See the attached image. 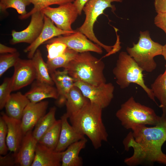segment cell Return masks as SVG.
Masks as SVG:
<instances>
[{
  "mask_svg": "<svg viewBox=\"0 0 166 166\" xmlns=\"http://www.w3.org/2000/svg\"><path fill=\"white\" fill-rule=\"evenodd\" d=\"M160 121L152 127L136 126L123 142L125 149L132 148L133 152L124 162L130 166L157 163L166 165V154L162 147L166 141V117L162 115Z\"/></svg>",
  "mask_w": 166,
  "mask_h": 166,
  "instance_id": "6da1fadb",
  "label": "cell"
},
{
  "mask_svg": "<svg viewBox=\"0 0 166 166\" xmlns=\"http://www.w3.org/2000/svg\"><path fill=\"white\" fill-rule=\"evenodd\" d=\"M102 109L90 101L78 112L69 118L71 125L88 136L96 149L101 147L103 141H108V135L102 118Z\"/></svg>",
  "mask_w": 166,
  "mask_h": 166,
  "instance_id": "7a4b0ae2",
  "label": "cell"
},
{
  "mask_svg": "<svg viewBox=\"0 0 166 166\" xmlns=\"http://www.w3.org/2000/svg\"><path fill=\"white\" fill-rule=\"evenodd\" d=\"M105 65L89 52L78 53L64 69L76 81L97 85L106 83L104 74Z\"/></svg>",
  "mask_w": 166,
  "mask_h": 166,
  "instance_id": "3957f363",
  "label": "cell"
},
{
  "mask_svg": "<svg viewBox=\"0 0 166 166\" xmlns=\"http://www.w3.org/2000/svg\"><path fill=\"white\" fill-rule=\"evenodd\" d=\"M116 115L126 129L140 125H155L161 119L153 109L136 102L132 96L121 105Z\"/></svg>",
  "mask_w": 166,
  "mask_h": 166,
  "instance_id": "277c9868",
  "label": "cell"
},
{
  "mask_svg": "<svg viewBox=\"0 0 166 166\" xmlns=\"http://www.w3.org/2000/svg\"><path fill=\"white\" fill-rule=\"evenodd\" d=\"M143 71L132 57L127 53L122 51L119 54L113 73L117 83L121 89L127 88L131 83L136 84L143 89L151 99L155 102L151 89L145 84Z\"/></svg>",
  "mask_w": 166,
  "mask_h": 166,
  "instance_id": "5b68a950",
  "label": "cell"
},
{
  "mask_svg": "<svg viewBox=\"0 0 166 166\" xmlns=\"http://www.w3.org/2000/svg\"><path fill=\"white\" fill-rule=\"evenodd\" d=\"M140 34L138 42L133 43L132 47H127L126 50L143 71L151 72L157 66L154 58L162 55L163 45L153 41L148 31H140Z\"/></svg>",
  "mask_w": 166,
  "mask_h": 166,
  "instance_id": "8992f818",
  "label": "cell"
},
{
  "mask_svg": "<svg viewBox=\"0 0 166 166\" xmlns=\"http://www.w3.org/2000/svg\"><path fill=\"white\" fill-rule=\"evenodd\" d=\"M123 0H89L84 6L82 11L85 15L82 25L77 30L85 35L90 40L110 53L114 47L105 45L99 41L96 37L93 31L94 24L99 15L103 13L108 8H111L113 11L116 8L111 4L113 2H121Z\"/></svg>",
  "mask_w": 166,
  "mask_h": 166,
  "instance_id": "52a82bcc",
  "label": "cell"
},
{
  "mask_svg": "<svg viewBox=\"0 0 166 166\" xmlns=\"http://www.w3.org/2000/svg\"><path fill=\"white\" fill-rule=\"evenodd\" d=\"M74 85L79 88L91 102L102 109L108 106L113 98L114 87L111 83L96 85L78 81L75 82Z\"/></svg>",
  "mask_w": 166,
  "mask_h": 166,
  "instance_id": "ba28073f",
  "label": "cell"
},
{
  "mask_svg": "<svg viewBox=\"0 0 166 166\" xmlns=\"http://www.w3.org/2000/svg\"><path fill=\"white\" fill-rule=\"evenodd\" d=\"M45 15L49 18L59 29L62 30L74 32L72 24L79 15L73 2H69L57 7L47 6L41 10Z\"/></svg>",
  "mask_w": 166,
  "mask_h": 166,
  "instance_id": "9c48e42d",
  "label": "cell"
},
{
  "mask_svg": "<svg viewBox=\"0 0 166 166\" xmlns=\"http://www.w3.org/2000/svg\"><path fill=\"white\" fill-rule=\"evenodd\" d=\"M87 38L84 34L76 30L73 34L54 37L44 44L55 42H61L65 44L68 48L79 53L91 51L101 54L103 52L102 48Z\"/></svg>",
  "mask_w": 166,
  "mask_h": 166,
  "instance_id": "30bf717a",
  "label": "cell"
},
{
  "mask_svg": "<svg viewBox=\"0 0 166 166\" xmlns=\"http://www.w3.org/2000/svg\"><path fill=\"white\" fill-rule=\"evenodd\" d=\"M45 15L41 10L31 15L30 22L24 30L18 32L13 30L11 32L12 39L10 41L11 44L26 43L30 44L38 38L44 26Z\"/></svg>",
  "mask_w": 166,
  "mask_h": 166,
  "instance_id": "8fae6325",
  "label": "cell"
},
{
  "mask_svg": "<svg viewBox=\"0 0 166 166\" xmlns=\"http://www.w3.org/2000/svg\"><path fill=\"white\" fill-rule=\"evenodd\" d=\"M12 76V91L19 90L36 79V73L31 59L18 60L14 66Z\"/></svg>",
  "mask_w": 166,
  "mask_h": 166,
  "instance_id": "7c38bea8",
  "label": "cell"
},
{
  "mask_svg": "<svg viewBox=\"0 0 166 166\" xmlns=\"http://www.w3.org/2000/svg\"><path fill=\"white\" fill-rule=\"evenodd\" d=\"M48 17H44V24L41 33L37 39L25 48L24 52L28 53V57L31 59L38 48L42 44L55 37L61 35H68L74 33V32L65 31L58 28Z\"/></svg>",
  "mask_w": 166,
  "mask_h": 166,
  "instance_id": "4fadbf2b",
  "label": "cell"
},
{
  "mask_svg": "<svg viewBox=\"0 0 166 166\" xmlns=\"http://www.w3.org/2000/svg\"><path fill=\"white\" fill-rule=\"evenodd\" d=\"M47 101L36 103L30 102L23 111L21 120L22 131L25 135L31 130L39 120L46 114L48 106Z\"/></svg>",
  "mask_w": 166,
  "mask_h": 166,
  "instance_id": "5bb4252c",
  "label": "cell"
},
{
  "mask_svg": "<svg viewBox=\"0 0 166 166\" xmlns=\"http://www.w3.org/2000/svg\"><path fill=\"white\" fill-rule=\"evenodd\" d=\"M1 114L7 127L6 142L8 149L10 152L16 154L24 135L21 120L10 117L3 112L1 113Z\"/></svg>",
  "mask_w": 166,
  "mask_h": 166,
  "instance_id": "9a60e30c",
  "label": "cell"
},
{
  "mask_svg": "<svg viewBox=\"0 0 166 166\" xmlns=\"http://www.w3.org/2000/svg\"><path fill=\"white\" fill-rule=\"evenodd\" d=\"M68 118L66 113L61 117V130L58 143L55 150L57 152H62L73 143L85 138L84 134L69 124Z\"/></svg>",
  "mask_w": 166,
  "mask_h": 166,
  "instance_id": "2e32d148",
  "label": "cell"
},
{
  "mask_svg": "<svg viewBox=\"0 0 166 166\" xmlns=\"http://www.w3.org/2000/svg\"><path fill=\"white\" fill-rule=\"evenodd\" d=\"M38 141L34 138L32 130L24 136L19 150L16 154L18 165L31 166L33 161Z\"/></svg>",
  "mask_w": 166,
  "mask_h": 166,
  "instance_id": "e0dca14e",
  "label": "cell"
},
{
  "mask_svg": "<svg viewBox=\"0 0 166 166\" xmlns=\"http://www.w3.org/2000/svg\"><path fill=\"white\" fill-rule=\"evenodd\" d=\"M50 75L58 93L57 104L61 106L65 104L67 96L71 89L74 85V80L65 69L62 71L56 70Z\"/></svg>",
  "mask_w": 166,
  "mask_h": 166,
  "instance_id": "ac0fdd59",
  "label": "cell"
},
{
  "mask_svg": "<svg viewBox=\"0 0 166 166\" xmlns=\"http://www.w3.org/2000/svg\"><path fill=\"white\" fill-rule=\"evenodd\" d=\"M61 152L50 149L38 143L31 166H61Z\"/></svg>",
  "mask_w": 166,
  "mask_h": 166,
  "instance_id": "d6986e66",
  "label": "cell"
},
{
  "mask_svg": "<svg viewBox=\"0 0 166 166\" xmlns=\"http://www.w3.org/2000/svg\"><path fill=\"white\" fill-rule=\"evenodd\" d=\"M34 83L30 89L25 94L30 102L36 103L48 98L58 99L57 89L53 85L37 80Z\"/></svg>",
  "mask_w": 166,
  "mask_h": 166,
  "instance_id": "ffe728a7",
  "label": "cell"
},
{
  "mask_svg": "<svg viewBox=\"0 0 166 166\" xmlns=\"http://www.w3.org/2000/svg\"><path fill=\"white\" fill-rule=\"evenodd\" d=\"M30 102L25 95L20 92L11 94L5 106L6 114L10 117L21 120L24 110Z\"/></svg>",
  "mask_w": 166,
  "mask_h": 166,
  "instance_id": "44dd1931",
  "label": "cell"
},
{
  "mask_svg": "<svg viewBox=\"0 0 166 166\" xmlns=\"http://www.w3.org/2000/svg\"><path fill=\"white\" fill-rule=\"evenodd\" d=\"M87 140L85 138L70 145L61 152V166H81L82 160L79 156L80 152L85 148Z\"/></svg>",
  "mask_w": 166,
  "mask_h": 166,
  "instance_id": "7402d4cb",
  "label": "cell"
},
{
  "mask_svg": "<svg viewBox=\"0 0 166 166\" xmlns=\"http://www.w3.org/2000/svg\"><path fill=\"white\" fill-rule=\"evenodd\" d=\"M89 102L79 88L74 85L70 89L65 104L68 118L78 112Z\"/></svg>",
  "mask_w": 166,
  "mask_h": 166,
  "instance_id": "603a6c76",
  "label": "cell"
},
{
  "mask_svg": "<svg viewBox=\"0 0 166 166\" xmlns=\"http://www.w3.org/2000/svg\"><path fill=\"white\" fill-rule=\"evenodd\" d=\"M38 81L53 85L54 83L49 72L48 65L44 61L41 51L37 49L32 59Z\"/></svg>",
  "mask_w": 166,
  "mask_h": 166,
  "instance_id": "cb8c5ba5",
  "label": "cell"
},
{
  "mask_svg": "<svg viewBox=\"0 0 166 166\" xmlns=\"http://www.w3.org/2000/svg\"><path fill=\"white\" fill-rule=\"evenodd\" d=\"M165 67L164 73L159 75L152 84L151 89L155 97L160 103L162 115L166 117V64Z\"/></svg>",
  "mask_w": 166,
  "mask_h": 166,
  "instance_id": "d4e9b609",
  "label": "cell"
},
{
  "mask_svg": "<svg viewBox=\"0 0 166 166\" xmlns=\"http://www.w3.org/2000/svg\"><path fill=\"white\" fill-rule=\"evenodd\" d=\"M56 111L55 107L51 108L49 112L39 120L35 126L32 134L38 142L57 121L55 118Z\"/></svg>",
  "mask_w": 166,
  "mask_h": 166,
  "instance_id": "484cf974",
  "label": "cell"
},
{
  "mask_svg": "<svg viewBox=\"0 0 166 166\" xmlns=\"http://www.w3.org/2000/svg\"><path fill=\"white\" fill-rule=\"evenodd\" d=\"M61 125V119L57 120L38 140V143L50 149L55 150L59 141Z\"/></svg>",
  "mask_w": 166,
  "mask_h": 166,
  "instance_id": "4316f807",
  "label": "cell"
},
{
  "mask_svg": "<svg viewBox=\"0 0 166 166\" xmlns=\"http://www.w3.org/2000/svg\"><path fill=\"white\" fill-rule=\"evenodd\" d=\"M78 52L67 48L61 55L50 60H47L46 63L50 74L58 68H65L77 56Z\"/></svg>",
  "mask_w": 166,
  "mask_h": 166,
  "instance_id": "83f0119b",
  "label": "cell"
},
{
  "mask_svg": "<svg viewBox=\"0 0 166 166\" xmlns=\"http://www.w3.org/2000/svg\"><path fill=\"white\" fill-rule=\"evenodd\" d=\"M31 3L30 0H0V10L4 12L7 9L13 8L20 14L19 17H22L27 14L26 7Z\"/></svg>",
  "mask_w": 166,
  "mask_h": 166,
  "instance_id": "f1b7e54d",
  "label": "cell"
},
{
  "mask_svg": "<svg viewBox=\"0 0 166 166\" xmlns=\"http://www.w3.org/2000/svg\"><path fill=\"white\" fill-rule=\"evenodd\" d=\"M34 7L32 10L25 16L19 17L21 19H26L34 13L41 10L47 6L53 5H59L69 2H73L75 0H30Z\"/></svg>",
  "mask_w": 166,
  "mask_h": 166,
  "instance_id": "f546056e",
  "label": "cell"
},
{
  "mask_svg": "<svg viewBox=\"0 0 166 166\" xmlns=\"http://www.w3.org/2000/svg\"><path fill=\"white\" fill-rule=\"evenodd\" d=\"M18 52L13 53L1 54L0 56V77L9 68L16 64L19 58Z\"/></svg>",
  "mask_w": 166,
  "mask_h": 166,
  "instance_id": "4dcf8cb0",
  "label": "cell"
},
{
  "mask_svg": "<svg viewBox=\"0 0 166 166\" xmlns=\"http://www.w3.org/2000/svg\"><path fill=\"white\" fill-rule=\"evenodd\" d=\"M12 91V77L5 78L0 85V109L5 107Z\"/></svg>",
  "mask_w": 166,
  "mask_h": 166,
  "instance_id": "1f68e13d",
  "label": "cell"
},
{
  "mask_svg": "<svg viewBox=\"0 0 166 166\" xmlns=\"http://www.w3.org/2000/svg\"><path fill=\"white\" fill-rule=\"evenodd\" d=\"M46 47L48 52L47 57L48 61L51 60L61 55L67 48L65 44L58 42L47 44Z\"/></svg>",
  "mask_w": 166,
  "mask_h": 166,
  "instance_id": "d6a6232c",
  "label": "cell"
},
{
  "mask_svg": "<svg viewBox=\"0 0 166 166\" xmlns=\"http://www.w3.org/2000/svg\"><path fill=\"white\" fill-rule=\"evenodd\" d=\"M7 124L2 116L0 117V154L4 156L7 154L9 150L6 139L7 134Z\"/></svg>",
  "mask_w": 166,
  "mask_h": 166,
  "instance_id": "836d02e7",
  "label": "cell"
},
{
  "mask_svg": "<svg viewBox=\"0 0 166 166\" xmlns=\"http://www.w3.org/2000/svg\"><path fill=\"white\" fill-rule=\"evenodd\" d=\"M10 152L4 156L0 155V166H12L18 165L16 161V154Z\"/></svg>",
  "mask_w": 166,
  "mask_h": 166,
  "instance_id": "e575fe53",
  "label": "cell"
},
{
  "mask_svg": "<svg viewBox=\"0 0 166 166\" xmlns=\"http://www.w3.org/2000/svg\"><path fill=\"white\" fill-rule=\"evenodd\" d=\"M156 26L162 30L166 34V13H157L154 20Z\"/></svg>",
  "mask_w": 166,
  "mask_h": 166,
  "instance_id": "d590c367",
  "label": "cell"
},
{
  "mask_svg": "<svg viewBox=\"0 0 166 166\" xmlns=\"http://www.w3.org/2000/svg\"><path fill=\"white\" fill-rule=\"evenodd\" d=\"M154 5L157 13H166V0H155Z\"/></svg>",
  "mask_w": 166,
  "mask_h": 166,
  "instance_id": "8d00e7d4",
  "label": "cell"
},
{
  "mask_svg": "<svg viewBox=\"0 0 166 166\" xmlns=\"http://www.w3.org/2000/svg\"><path fill=\"white\" fill-rule=\"evenodd\" d=\"M89 0H75L73 3L76 7L79 15L81 14L83 9L86 3Z\"/></svg>",
  "mask_w": 166,
  "mask_h": 166,
  "instance_id": "74e56055",
  "label": "cell"
},
{
  "mask_svg": "<svg viewBox=\"0 0 166 166\" xmlns=\"http://www.w3.org/2000/svg\"><path fill=\"white\" fill-rule=\"evenodd\" d=\"M17 52L14 48L7 46L2 44H0V53L1 54L13 53Z\"/></svg>",
  "mask_w": 166,
  "mask_h": 166,
  "instance_id": "f35d334b",
  "label": "cell"
},
{
  "mask_svg": "<svg viewBox=\"0 0 166 166\" xmlns=\"http://www.w3.org/2000/svg\"><path fill=\"white\" fill-rule=\"evenodd\" d=\"M162 55L166 61V43L163 45Z\"/></svg>",
  "mask_w": 166,
  "mask_h": 166,
  "instance_id": "ab89813d",
  "label": "cell"
}]
</instances>
